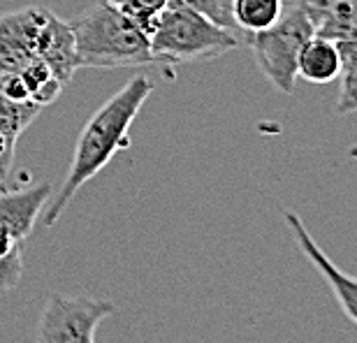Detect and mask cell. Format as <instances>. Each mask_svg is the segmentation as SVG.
<instances>
[{
    "instance_id": "1",
    "label": "cell",
    "mask_w": 357,
    "mask_h": 343,
    "mask_svg": "<svg viewBox=\"0 0 357 343\" xmlns=\"http://www.w3.org/2000/svg\"><path fill=\"white\" fill-rule=\"evenodd\" d=\"M153 93V82L149 77H132L123 89L116 91L100 109L89 119L77 139L73 165H70L63 185L56 197L45 206V225L54 227L73 202V197L100 174L114 155L130 144V125L137 119L142 105Z\"/></svg>"
},
{
    "instance_id": "2",
    "label": "cell",
    "mask_w": 357,
    "mask_h": 343,
    "mask_svg": "<svg viewBox=\"0 0 357 343\" xmlns=\"http://www.w3.org/2000/svg\"><path fill=\"white\" fill-rule=\"evenodd\" d=\"M79 68H135L153 63L149 35L109 5L96 3L68 21Z\"/></svg>"
},
{
    "instance_id": "3",
    "label": "cell",
    "mask_w": 357,
    "mask_h": 343,
    "mask_svg": "<svg viewBox=\"0 0 357 343\" xmlns=\"http://www.w3.org/2000/svg\"><path fill=\"white\" fill-rule=\"evenodd\" d=\"M153 63L209 61L241 47V33L230 31L181 0H169L149 33Z\"/></svg>"
},
{
    "instance_id": "4",
    "label": "cell",
    "mask_w": 357,
    "mask_h": 343,
    "mask_svg": "<svg viewBox=\"0 0 357 343\" xmlns=\"http://www.w3.org/2000/svg\"><path fill=\"white\" fill-rule=\"evenodd\" d=\"M311 21L292 3L283 10L274 26L258 33H248V47L253 52L255 66L276 86L283 96H292L297 84V61L302 47L313 38Z\"/></svg>"
},
{
    "instance_id": "5",
    "label": "cell",
    "mask_w": 357,
    "mask_h": 343,
    "mask_svg": "<svg viewBox=\"0 0 357 343\" xmlns=\"http://www.w3.org/2000/svg\"><path fill=\"white\" fill-rule=\"evenodd\" d=\"M116 313L109 299L56 292L47 299L38 323V343H96V330Z\"/></svg>"
},
{
    "instance_id": "6",
    "label": "cell",
    "mask_w": 357,
    "mask_h": 343,
    "mask_svg": "<svg viewBox=\"0 0 357 343\" xmlns=\"http://www.w3.org/2000/svg\"><path fill=\"white\" fill-rule=\"evenodd\" d=\"M283 220H285V225L290 227L292 237H295L297 246L302 248L306 260L320 271V276H323L327 285L332 288L334 299H337V304L341 306L344 316L357 325V278L346 274L344 269H339L337 262H332V257L316 244L309 227L304 225V220L299 218L295 211H283Z\"/></svg>"
},
{
    "instance_id": "7",
    "label": "cell",
    "mask_w": 357,
    "mask_h": 343,
    "mask_svg": "<svg viewBox=\"0 0 357 343\" xmlns=\"http://www.w3.org/2000/svg\"><path fill=\"white\" fill-rule=\"evenodd\" d=\"M52 185L40 183L24 190H0V234L14 241H26L35 220L49 202Z\"/></svg>"
},
{
    "instance_id": "8",
    "label": "cell",
    "mask_w": 357,
    "mask_h": 343,
    "mask_svg": "<svg viewBox=\"0 0 357 343\" xmlns=\"http://www.w3.org/2000/svg\"><path fill=\"white\" fill-rule=\"evenodd\" d=\"M295 5L318 38L337 42L357 35V0H295Z\"/></svg>"
},
{
    "instance_id": "9",
    "label": "cell",
    "mask_w": 357,
    "mask_h": 343,
    "mask_svg": "<svg viewBox=\"0 0 357 343\" xmlns=\"http://www.w3.org/2000/svg\"><path fill=\"white\" fill-rule=\"evenodd\" d=\"M35 54H38V59H42L52 68V73L59 77L63 84H70L73 75L79 70L73 31H70L68 21L59 19L56 14H49L47 24L38 38Z\"/></svg>"
},
{
    "instance_id": "10",
    "label": "cell",
    "mask_w": 357,
    "mask_h": 343,
    "mask_svg": "<svg viewBox=\"0 0 357 343\" xmlns=\"http://www.w3.org/2000/svg\"><path fill=\"white\" fill-rule=\"evenodd\" d=\"M339 75L341 59L337 52V42L313 35L299 52L297 77L309 84H330L339 79Z\"/></svg>"
},
{
    "instance_id": "11",
    "label": "cell",
    "mask_w": 357,
    "mask_h": 343,
    "mask_svg": "<svg viewBox=\"0 0 357 343\" xmlns=\"http://www.w3.org/2000/svg\"><path fill=\"white\" fill-rule=\"evenodd\" d=\"M283 10V0H232V19L239 31L246 33H258L274 26Z\"/></svg>"
},
{
    "instance_id": "12",
    "label": "cell",
    "mask_w": 357,
    "mask_h": 343,
    "mask_svg": "<svg viewBox=\"0 0 357 343\" xmlns=\"http://www.w3.org/2000/svg\"><path fill=\"white\" fill-rule=\"evenodd\" d=\"M40 112L42 107L31 100H12L0 91V132H5L7 137L17 139L38 119Z\"/></svg>"
},
{
    "instance_id": "13",
    "label": "cell",
    "mask_w": 357,
    "mask_h": 343,
    "mask_svg": "<svg viewBox=\"0 0 357 343\" xmlns=\"http://www.w3.org/2000/svg\"><path fill=\"white\" fill-rule=\"evenodd\" d=\"M102 5H109L112 10L123 14L126 19H130L132 24H137L146 35L153 31L155 19L160 17V12L165 10L169 0H98Z\"/></svg>"
},
{
    "instance_id": "14",
    "label": "cell",
    "mask_w": 357,
    "mask_h": 343,
    "mask_svg": "<svg viewBox=\"0 0 357 343\" xmlns=\"http://www.w3.org/2000/svg\"><path fill=\"white\" fill-rule=\"evenodd\" d=\"M33 59H38V56L0 26V86L17 77Z\"/></svg>"
},
{
    "instance_id": "15",
    "label": "cell",
    "mask_w": 357,
    "mask_h": 343,
    "mask_svg": "<svg viewBox=\"0 0 357 343\" xmlns=\"http://www.w3.org/2000/svg\"><path fill=\"white\" fill-rule=\"evenodd\" d=\"M24 274V241L0 234V292H10Z\"/></svg>"
},
{
    "instance_id": "16",
    "label": "cell",
    "mask_w": 357,
    "mask_h": 343,
    "mask_svg": "<svg viewBox=\"0 0 357 343\" xmlns=\"http://www.w3.org/2000/svg\"><path fill=\"white\" fill-rule=\"evenodd\" d=\"M181 3L192 7L199 14H204L213 24L230 28V31H239L232 19V0H181Z\"/></svg>"
},
{
    "instance_id": "17",
    "label": "cell",
    "mask_w": 357,
    "mask_h": 343,
    "mask_svg": "<svg viewBox=\"0 0 357 343\" xmlns=\"http://www.w3.org/2000/svg\"><path fill=\"white\" fill-rule=\"evenodd\" d=\"M337 114H355L357 112V68L344 70L339 75V98H337Z\"/></svg>"
},
{
    "instance_id": "18",
    "label": "cell",
    "mask_w": 357,
    "mask_h": 343,
    "mask_svg": "<svg viewBox=\"0 0 357 343\" xmlns=\"http://www.w3.org/2000/svg\"><path fill=\"white\" fill-rule=\"evenodd\" d=\"M337 52L341 59V73H344V70H355L357 68V35L355 38L337 40Z\"/></svg>"
},
{
    "instance_id": "19",
    "label": "cell",
    "mask_w": 357,
    "mask_h": 343,
    "mask_svg": "<svg viewBox=\"0 0 357 343\" xmlns=\"http://www.w3.org/2000/svg\"><path fill=\"white\" fill-rule=\"evenodd\" d=\"M14 144L17 139L7 137L5 132H0V176L7 178L12 169V160H14Z\"/></svg>"
},
{
    "instance_id": "20",
    "label": "cell",
    "mask_w": 357,
    "mask_h": 343,
    "mask_svg": "<svg viewBox=\"0 0 357 343\" xmlns=\"http://www.w3.org/2000/svg\"><path fill=\"white\" fill-rule=\"evenodd\" d=\"M0 190H5V178L0 176Z\"/></svg>"
}]
</instances>
